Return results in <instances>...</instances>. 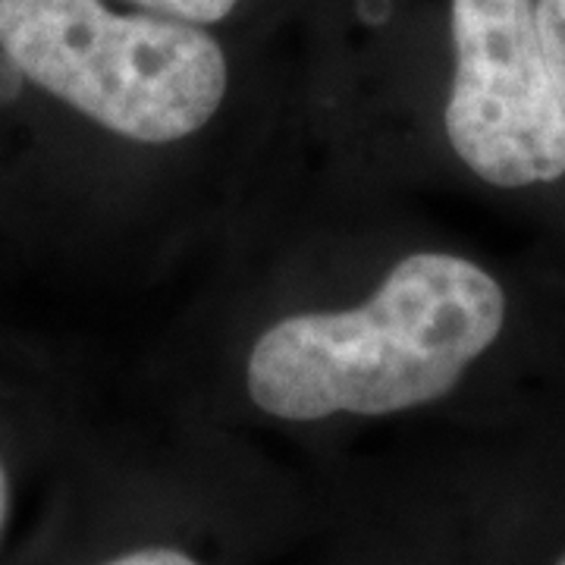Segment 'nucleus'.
Returning <instances> with one entry per match:
<instances>
[{
	"mask_svg": "<svg viewBox=\"0 0 565 565\" xmlns=\"http://www.w3.org/2000/svg\"><path fill=\"white\" fill-rule=\"evenodd\" d=\"M132 3L148 7L151 13H161V17L204 25V22L226 20L239 0H132Z\"/></svg>",
	"mask_w": 565,
	"mask_h": 565,
	"instance_id": "5",
	"label": "nucleus"
},
{
	"mask_svg": "<svg viewBox=\"0 0 565 565\" xmlns=\"http://www.w3.org/2000/svg\"><path fill=\"white\" fill-rule=\"evenodd\" d=\"M505 321L500 282L468 258L418 252L349 311L292 315L264 330L248 396L280 422L396 415L444 399Z\"/></svg>",
	"mask_w": 565,
	"mask_h": 565,
	"instance_id": "1",
	"label": "nucleus"
},
{
	"mask_svg": "<svg viewBox=\"0 0 565 565\" xmlns=\"http://www.w3.org/2000/svg\"><path fill=\"white\" fill-rule=\"evenodd\" d=\"M449 22L456 73L444 120L465 167L503 189L565 177V107L534 0H452Z\"/></svg>",
	"mask_w": 565,
	"mask_h": 565,
	"instance_id": "3",
	"label": "nucleus"
},
{
	"mask_svg": "<svg viewBox=\"0 0 565 565\" xmlns=\"http://www.w3.org/2000/svg\"><path fill=\"white\" fill-rule=\"evenodd\" d=\"M534 20H537L546 70L565 107V0H534Z\"/></svg>",
	"mask_w": 565,
	"mask_h": 565,
	"instance_id": "4",
	"label": "nucleus"
},
{
	"mask_svg": "<svg viewBox=\"0 0 565 565\" xmlns=\"http://www.w3.org/2000/svg\"><path fill=\"white\" fill-rule=\"evenodd\" d=\"M7 515H10V481H7V471L0 465V537H3V527H7Z\"/></svg>",
	"mask_w": 565,
	"mask_h": 565,
	"instance_id": "7",
	"label": "nucleus"
},
{
	"mask_svg": "<svg viewBox=\"0 0 565 565\" xmlns=\"http://www.w3.org/2000/svg\"><path fill=\"white\" fill-rule=\"evenodd\" d=\"M0 51L47 95L122 139L167 145L221 110L226 57L173 17H120L102 0H0Z\"/></svg>",
	"mask_w": 565,
	"mask_h": 565,
	"instance_id": "2",
	"label": "nucleus"
},
{
	"mask_svg": "<svg viewBox=\"0 0 565 565\" xmlns=\"http://www.w3.org/2000/svg\"><path fill=\"white\" fill-rule=\"evenodd\" d=\"M556 565H565V556H563V559H559V563H556Z\"/></svg>",
	"mask_w": 565,
	"mask_h": 565,
	"instance_id": "8",
	"label": "nucleus"
},
{
	"mask_svg": "<svg viewBox=\"0 0 565 565\" xmlns=\"http://www.w3.org/2000/svg\"><path fill=\"white\" fill-rule=\"evenodd\" d=\"M104 565H204L192 553H185L180 546H139V550H126L120 556L107 559Z\"/></svg>",
	"mask_w": 565,
	"mask_h": 565,
	"instance_id": "6",
	"label": "nucleus"
}]
</instances>
